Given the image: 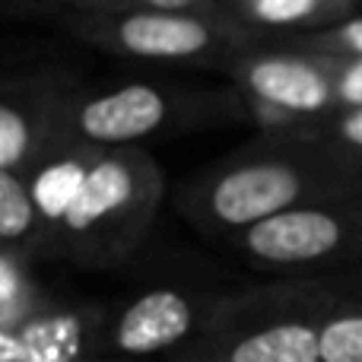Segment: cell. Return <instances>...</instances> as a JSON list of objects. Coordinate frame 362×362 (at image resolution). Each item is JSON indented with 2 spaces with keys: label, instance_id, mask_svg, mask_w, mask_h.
Wrapping results in <instances>:
<instances>
[{
  "label": "cell",
  "instance_id": "cell-1",
  "mask_svg": "<svg viewBox=\"0 0 362 362\" xmlns=\"http://www.w3.org/2000/svg\"><path fill=\"white\" fill-rule=\"evenodd\" d=\"M362 187V165L315 137H257L178 187V213L197 232L226 242L302 204Z\"/></svg>",
  "mask_w": 362,
  "mask_h": 362
},
{
  "label": "cell",
  "instance_id": "cell-2",
  "mask_svg": "<svg viewBox=\"0 0 362 362\" xmlns=\"http://www.w3.org/2000/svg\"><path fill=\"white\" fill-rule=\"evenodd\" d=\"M165 200V172L146 146L105 150L89 165L42 257L86 270H118L146 245Z\"/></svg>",
  "mask_w": 362,
  "mask_h": 362
},
{
  "label": "cell",
  "instance_id": "cell-3",
  "mask_svg": "<svg viewBox=\"0 0 362 362\" xmlns=\"http://www.w3.org/2000/svg\"><path fill=\"white\" fill-rule=\"evenodd\" d=\"M337 305L325 280L223 293L204 337L175 362H321V318Z\"/></svg>",
  "mask_w": 362,
  "mask_h": 362
},
{
  "label": "cell",
  "instance_id": "cell-4",
  "mask_svg": "<svg viewBox=\"0 0 362 362\" xmlns=\"http://www.w3.org/2000/svg\"><path fill=\"white\" fill-rule=\"evenodd\" d=\"M242 121L238 93L169 86V83H121L112 89L74 86L64 108V140L89 150H127L144 146L159 134L191 131L206 124Z\"/></svg>",
  "mask_w": 362,
  "mask_h": 362
},
{
  "label": "cell",
  "instance_id": "cell-5",
  "mask_svg": "<svg viewBox=\"0 0 362 362\" xmlns=\"http://www.w3.org/2000/svg\"><path fill=\"white\" fill-rule=\"evenodd\" d=\"M223 245L276 280H325L356 270L362 267V187L264 219Z\"/></svg>",
  "mask_w": 362,
  "mask_h": 362
},
{
  "label": "cell",
  "instance_id": "cell-6",
  "mask_svg": "<svg viewBox=\"0 0 362 362\" xmlns=\"http://www.w3.org/2000/svg\"><path fill=\"white\" fill-rule=\"evenodd\" d=\"M67 29L89 48L146 64L226 70L232 57L255 45L223 13H169V10H118L70 13Z\"/></svg>",
  "mask_w": 362,
  "mask_h": 362
},
{
  "label": "cell",
  "instance_id": "cell-7",
  "mask_svg": "<svg viewBox=\"0 0 362 362\" xmlns=\"http://www.w3.org/2000/svg\"><path fill=\"white\" fill-rule=\"evenodd\" d=\"M219 296L223 293L175 286V283L140 289L137 296L105 315L99 353L118 362L150 359L163 353L178 356L194 340L204 337Z\"/></svg>",
  "mask_w": 362,
  "mask_h": 362
},
{
  "label": "cell",
  "instance_id": "cell-8",
  "mask_svg": "<svg viewBox=\"0 0 362 362\" xmlns=\"http://www.w3.org/2000/svg\"><path fill=\"white\" fill-rule=\"evenodd\" d=\"M226 76L238 95L274 105L305 124H318L321 118L337 112L334 64L325 54L255 42L232 57Z\"/></svg>",
  "mask_w": 362,
  "mask_h": 362
},
{
  "label": "cell",
  "instance_id": "cell-9",
  "mask_svg": "<svg viewBox=\"0 0 362 362\" xmlns=\"http://www.w3.org/2000/svg\"><path fill=\"white\" fill-rule=\"evenodd\" d=\"M70 89L64 76L0 83V169L29 175L61 144Z\"/></svg>",
  "mask_w": 362,
  "mask_h": 362
},
{
  "label": "cell",
  "instance_id": "cell-10",
  "mask_svg": "<svg viewBox=\"0 0 362 362\" xmlns=\"http://www.w3.org/2000/svg\"><path fill=\"white\" fill-rule=\"evenodd\" d=\"M102 308L48 305L23 325L0 321V362H80L102 356Z\"/></svg>",
  "mask_w": 362,
  "mask_h": 362
},
{
  "label": "cell",
  "instance_id": "cell-11",
  "mask_svg": "<svg viewBox=\"0 0 362 362\" xmlns=\"http://www.w3.org/2000/svg\"><path fill=\"white\" fill-rule=\"evenodd\" d=\"M216 6L255 42L312 35L362 13V0H216Z\"/></svg>",
  "mask_w": 362,
  "mask_h": 362
},
{
  "label": "cell",
  "instance_id": "cell-12",
  "mask_svg": "<svg viewBox=\"0 0 362 362\" xmlns=\"http://www.w3.org/2000/svg\"><path fill=\"white\" fill-rule=\"evenodd\" d=\"M45 226L32 200L29 181L19 172L0 169V255L4 257H42Z\"/></svg>",
  "mask_w": 362,
  "mask_h": 362
},
{
  "label": "cell",
  "instance_id": "cell-13",
  "mask_svg": "<svg viewBox=\"0 0 362 362\" xmlns=\"http://www.w3.org/2000/svg\"><path fill=\"white\" fill-rule=\"evenodd\" d=\"M321 362H362V305H337L321 318Z\"/></svg>",
  "mask_w": 362,
  "mask_h": 362
},
{
  "label": "cell",
  "instance_id": "cell-14",
  "mask_svg": "<svg viewBox=\"0 0 362 362\" xmlns=\"http://www.w3.org/2000/svg\"><path fill=\"white\" fill-rule=\"evenodd\" d=\"M274 45L308 51V54H325V57H362V13L346 16L344 23L331 25V29L312 32V35L280 38Z\"/></svg>",
  "mask_w": 362,
  "mask_h": 362
},
{
  "label": "cell",
  "instance_id": "cell-15",
  "mask_svg": "<svg viewBox=\"0 0 362 362\" xmlns=\"http://www.w3.org/2000/svg\"><path fill=\"white\" fill-rule=\"evenodd\" d=\"M312 137L321 140L325 146H331L344 159L362 165V108H344V112L321 118L312 127Z\"/></svg>",
  "mask_w": 362,
  "mask_h": 362
},
{
  "label": "cell",
  "instance_id": "cell-16",
  "mask_svg": "<svg viewBox=\"0 0 362 362\" xmlns=\"http://www.w3.org/2000/svg\"><path fill=\"white\" fill-rule=\"evenodd\" d=\"M118 10H169V13H219L216 0H83L76 13H118Z\"/></svg>",
  "mask_w": 362,
  "mask_h": 362
},
{
  "label": "cell",
  "instance_id": "cell-17",
  "mask_svg": "<svg viewBox=\"0 0 362 362\" xmlns=\"http://www.w3.org/2000/svg\"><path fill=\"white\" fill-rule=\"evenodd\" d=\"M334 86H337V112L362 108V57H331Z\"/></svg>",
  "mask_w": 362,
  "mask_h": 362
},
{
  "label": "cell",
  "instance_id": "cell-18",
  "mask_svg": "<svg viewBox=\"0 0 362 362\" xmlns=\"http://www.w3.org/2000/svg\"><path fill=\"white\" fill-rule=\"evenodd\" d=\"M325 286L337 296L340 305H362V267L337 276H325Z\"/></svg>",
  "mask_w": 362,
  "mask_h": 362
},
{
  "label": "cell",
  "instance_id": "cell-19",
  "mask_svg": "<svg viewBox=\"0 0 362 362\" xmlns=\"http://www.w3.org/2000/svg\"><path fill=\"white\" fill-rule=\"evenodd\" d=\"M16 10H29V13H51V16H70L83 6V0H6Z\"/></svg>",
  "mask_w": 362,
  "mask_h": 362
},
{
  "label": "cell",
  "instance_id": "cell-20",
  "mask_svg": "<svg viewBox=\"0 0 362 362\" xmlns=\"http://www.w3.org/2000/svg\"><path fill=\"white\" fill-rule=\"evenodd\" d=\"M80 362H118V359H105V356H93V359H80Z\"/></svg>",
  "mask_w": 362,
  "mask_h": 362
}]
</instances>
